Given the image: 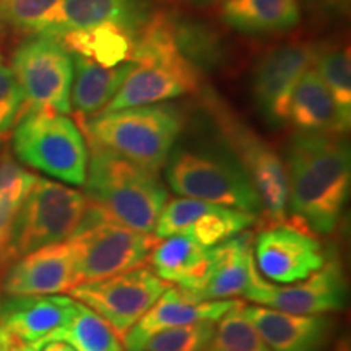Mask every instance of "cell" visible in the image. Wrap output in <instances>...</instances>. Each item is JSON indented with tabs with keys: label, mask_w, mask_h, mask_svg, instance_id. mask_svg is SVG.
<instances>
[{
	"label": "cell",
	"mask_w": 351,
	"mask_h": 351,
	"mask_svg": "<svg viewBox=\"0 0 351 351\" xmlns=\"http://www.w3.org/2000/svg\"><path fill=\"white\" fill-rule=\"evenodd\" d=\"M288 210L313 234H332L350 195L351 158L343 135L300 132L287 147Z\"/></svg>",
	"instance_id": "1"
},
{
	"label": "cell",
	"mask_w": 351,
	"mask_h": 351,
	"mask_svg": "<svg viewBox=\"0 0 351 351\" xmlns=\"http://www.w3.org/2000/svg\"><path fill=\"white\" fill-rule=\"evenodd\" d=\"M85 195L108 219L150 234L168 202L158 173L88 142Z\"/></svg>",
	"instance_id": "2"
},
{
	"label": "cell",
	"mask_w": 351,
	"mask_h": 351,
	"mask_svg": "<svg viewBox=\"0 0 351 351\" xmlns=\"http://www.w3.org/2000/svg\"><path fill=\"white\" fill-rule=\"evenodd\" d=\"M88 142L158 173L173 153L182 116L171 104H148L101 112L83 121Z\"/></svg>",
	"instance_id": "3"
},
{
	"label": "cell",
	"mask_w": 351,
	"mask_h": 351,
	"mask_svg": "<svg viewBox=\"0 0 351 351\" xmlns=\"http://www.w3.org/2000/svg\"><path fill=\"white\" fill-rule=\"evenodd\" d=\"M67 241L80 285L145 265L160 239L111 221L88 200L82 223Z\"/></svg>",
	"instance_id": "4"
},
{
	"label": "cell",
	"mask_w": 351,
	"mask_h": 351,
	"mask_svg": "<svg viewBox=\"0 0 351 351\" xmlns=\"http://www.w3.org/2000/svg\"><path fill=\"white\" fill-rule=\"evenodd\" d=\"M13 152L21 163L73 186H83L88 145L65 114L26 111L13 132Z\"/></svg>",
	"instance_id": "5"
},
{
	"label": "cell",
	"mask_w": 351,
	"mask_h": 351,
	"mask_svg": "<svg viewBox=\"0 0 351 351\" xmlns=\"http://www.w3.org/2000/svg\"><path fill=\"white\" fill-rule=\"evenodd\" d=\"M86 202L80 191L38 178L16 215L10 245L13 261L67 241L82 223Z\"/></svg>",
	"instance_id": "6"
},
{
	"label": "cell",
	"mask_w": 351,
	"mask_h": 351,
	"mask_svg": "<svg viewBox=\"0 0 351 351\" xmlns=\"http://www.w3.org/2000/svg\"><path fill=\"white\" fill-rule=\"evenodd\" d=\"M166 181L176 194L187 199L262 212L261 200L241 166L223 158L191 150H178L166 161Z\"/></svg>",
	"instance_id": "7"
},
{
	"label": "cell",
	"mask_w": 351,
	"mask_h": 351,
	"mask_svg": "<svg viewBox=\"0 0 351 351\" xmlns=\"http://www.w3.org/2000/svg\"><path fill=\"white\" fill-rule=\"evenodd\" d=\"M12 72L23 91L26 111H72V54L57 39L32 34L12 57Z\"/></svg>",
	"instance_id": "8"
},
{
	"label": "cell",
	"mask_w": 351,
	"mask_h": 351,
	"mask_svg": "<svg viewBox=\"0 0 351 351\" xmlns=\"http://www.w3.org/2000/svg\"><path fill=\"white\" fill-rule=\"evenodd\" d=\"M212 106L219 129L238 155L241 169L261 200L262 218L269 226L288 223V174L285 161L271 145L258 137L234 114L213 101Z\"/></svg>",
	"instance_id": "9"
},
{
	"label": "cell",
	"mask_w": 351,
	"mask_h": 351,
	"mask_svg": "<svg viewBox=\"0 0 351 351\" xmlns=\"http://www.w3.org/2000/svg\"><path fill=\"white\" fill-rule=\"evenodd\" d=\"M169 287L150 267L142 265L109 278L80 283L69 293L106 320L117 339H124Z\"/></svg>",
	"instance_id": "10"
},
{
	"label": "cell",
	"mask_w": 351,
	"mask_h": 351,
	"mask_svg": "<svg viewBox=\"0 0 351 351\" xmlns=\"http://www.w3.org/2000/svg\"><path fill=\"white\" fill-rule=\"evenodd\" d=\"M244 298L258 306L288 314L319 315L345 309L348 302V285L343 262L328 256L327 262L301 282L291 287H276L258 274L256 263L251 267V278Z\"/></svg>",
	"instance_id": "11"
},
{
	"label": "cell",
	"mask_w": 351,
	"mask_h": 351,
	"mask_svg": "<svg viewBox=\"0 0 351 351\" xmlns=\"http://www.w3.org/2000/svg\"><path fill=\"white\" fill-rule=\"evenodd\" d=\"M256 269L275 283L301 282L327 262L328 254L313 232L293 221L271 225L254 236Z\"/></svg>",
	"instance_id": "12"
},
{
	"label": "cell",
	"mask_w": 351,
	"mask_h": 351,
	"mask_svg": "<svg viewBox=\"0 0 351 351\" xmlns=\"http://www.w3.org/2000/svg\"><path fill=\"white\" fill-rule=\"evenodd\" d=\"M257 215L195 199L166 202L153 232L158 239L186 232L204 247H215L256 225Z\"/></svg>",
	"instance_id": "13"
},
{
	"label": "cell",
	"mask_w": 351,
	"mask_h": 351,
	"mask_svg": "<svg viewBox=\"0 0 351 351\" xmlns=\"http://www.w3.org/2000/svg\"><path fill=\"white\" fill-rule=\"evenodd\" d=\"M314 46L295 41L280 44L262 56L252 77V91L258 109L271 124L288 122L291 95L304 75L313 67Z\"/></svg>",
	"instance_id": "14"
},
{
	"label": "cell",
	"mask_w": 351,
	"mask_h": 351,
	"mask_svg": "<svg viewBox=\"0 0 351 351\" xmlns=\"http://www.w3.org/2000/svg\"><path fill=\"white\" fill-rule=\"evenodd\" d=\"M155 13L147 0H60L34 34L57 39L98 25H117L137 38Z\"/></svg>",
	"instance_id": "15"
},
{
	"label": "cell",
	"mask_w": 351,
	"mask_h": 351,
	"mask_svg": "<svg viewBox=\"0 0 351 351\" xmlns=\"http://www.w3.org/2000/svg\"><path fill=\"white\" fill-rule=\"evenodd\" d=\"M75 300L60 295L10 296L0 300V335L39 348L62 328Z\"/></svg>",
	"instance_id": "16"
},
{
	"label": "cell",
	"mask_w": 351,
	"mask_h": 351,
	"mask_svg": "<svg viewBox=\"0 0 351 351\" xmlns=\"http://www.w3.org/2000/svg\"><path fill=\"white\" fill-rule=\"evenodd\" d=\"M77 285L72 249L64 241L16 258L3 280V291L10 296H46L70 291Z\"/></svg>",
	"instance_id": "17"
},
{
	"label": "cell",
	"mask_w": 351,
	"mask_h": 351,
	"mask_svg": "<svg viewBox=\"0 0 351 351\" xmlns=\"http://www.w3.org/2000/svg\"><path fill=\"white\" fill-rule=\"evenodd\" d=\"M241 301H202L182 288H168L142 319L125 333L127 351H138L147 339L166 328L192 326L199 322H218Z\"/></svg>",
	"instance_id": "18"
},
{
	"label": "cell",
	"mask_w": 351,
	"mask_h": 351,
	"mask_svg": "<svg viewBox=\"0 0 351 351\" xmlns=\"http://www.w3.org/2000/svg\"><path fill=\"white\" fill-rule=\"evenodd\" d=\"M243 314L271 351H322L332 327L324 315L288 314L258 304H243Z\"/></svg>",
	"instance_id": "19"
},
{
	"label": "cell",
	"mask_w": 351,
	"mask_h": 351,
	"mask_svg": "<svg viewBox=\"0 0 351 351\" xmlns=\"http://www.w3.org/2000/svg\"><path fill=\"white\" fill-rule=\"evenodd\" d=\"M254 234L241 232L210 249V262L199 285L189 291L202 301L244 296L254 263Z\"/></svg>",
	"instance_id": "20"
},
{
	"label": "cell",
	"mask_w": 351,
	"mask_h": 351,
	"mask_svg": "<svg viewBox=\"0 0 351 351\" xmlns=\"http://www.w3.org/2000/svg\"><path fill=\"white\" fill-rule=\"evenodd\" d=\"M351 116L341 111L326 83L311 67L300 78L291 95L288 122L300 132L345 135Z\"/></svg>",
	"instance_id": "21"
},
{
	"label": "cell",
	"mask_w": 351,
	"mask_h": 351,
	"mask_svg": "<svg viewBox=\"0 0 351 351\" xmlns=\"http://www.w3.org/2000/svg\"><path fill=\"white\" fill-rule=\"evenodd\" d=\"M210 249L200 245L186 232H178L158 241L148 262L161 280L192 291L207 270Z\"/></svg>",
	"instance_id": "22"
},
{
	"label": "cell",
	"mask_w": 351,
	"mask_h": 351,
	"mask_svg": "<svg viewBox=\"0 0 351 351\" xmlns=\"http://www.w3.org/2000/svg\"><path fill=\"white\" fill-rule=\"evenodd\" d=\"M72 60L73 80L70 104L82 117H93L103 111L134 67V62L121 64L117 67H104L95 60L77 54H72Z\"/></svg>",
	"instance_id": "23"
},
{
	"label": "cell",
	"mask_w": 351,
	"mask_h": 351,
	"mask_svg": "<svg viewBox=\"0 0 351 351\" xmlns=\"http://www.w3.org/2000/svg\"><path fill=\"white\" fill-rule=\"evenodd\" d=\"M221 19L243 33H282L301 21L300 0H225Z\"/></svg>",
	"instance_id": "24"
},
{
	"label": "cell",
	"mask_w": 351,
	"mask_h": 351,
	"mask_svg": "<svg viewBox=\"0 0 351 351\" xmlns=\"http://www.w3.org/2000/svg\"><path fill=\"white\" fill-rule=\"evenodd\" d=\"M70 54L83 56L104 67L130 62L134 52V34L117 25H98L77 29L57 38Z\"/></svg>",
	"instance_id": "25"
},
{
	"label": "cell",
	"mask_w": 351,
	"mask_h": 351,
	"mask_svg": "<svg viewBox=\"0 0 351 351\" xmlns=\"http://www.w3.org/2000/svg\"><path fill=\"white\" fill-rule=\"evenodd\" d=\"M38 176L16 165L12 158L0 160V269L12 258V236L16 215L36 182Z\"/></svg>",
	"instance_id": "26"
},
{
	"label": "cell",
	"mask_w": 351,
	"mask_h": 351,
	"mask_svg": "<svg viewBox=\"0 0 351 351\" xmlns=\"http://www.w3.org/2000/svg\"><path fill=\"white\" fill-rule=\"evenodd\" d=\"M49 340L67 341L75 351H124L106 320L78 301L67 324Z\"/></svg>",
	"instance_id": "27"
},
{
	"label": "cell",
	"mask_w": 351,
	"mask_h": 351,
	"mask_svg": "<svg viewBox=\"0 0 351 351\" xmlns=\"http://www.w3.org/2000/svg\"><path fill=\"white\" fill-rule=\"evenodd\" d=\"M313 65L341 111L351 116V64L348 46L337 43L314 46Z\"/></svg>",
	"instance_id": "28"
},
{
	"label": "cell",
	"mask_w": 351,
	"mask_h": 351,
	"mask_svg": "<svg viewBox=\"0 0 351 351\" xmlns=\"http://www.w3.org/2000/svg\"><path fill=\"white\" fill-rule=\"evenodd\" d=\"M205 351H271L243 314V302L223 315Z\"/></svg>",
	"instance_id": "29"
},
{
	"label": "cell",
	"mask_w": 351,
	"mask_h": 351,
	"mask_svg": "<svg viewBox=\"0 0 351 351\" xmlns=\"http://www.w3.org/2000/svg\"><path fill=\"white\" fill-rule=\"evenodd\" d=\"M215 324L199 322L166 328L145 340L138 351H205L215 335Z\"/></svg>",
	"instance_id": "30"
},
{
	"label": "cell",
	"mask_w": 351,
	"mask_h": 351,
	"mask_svg": "<svg viewBox=\"0 0 351 351\" xmlns=\"http://www.w3.org/2000/svg\"><path fill=\"white\" fill-rule=\"evenodd\" d=\"M60 0H0V32L34 34Z\"/></svg>",
	"instance_id": "31"
},
{
	"label": "cell",
	"mask_w": 351,
	"mask_h": 351,
	"mask_svg": "<svg viewBox=\"0 0 351 351\" xmlns=\"http://www.w3.org/2000/svg\"><path fill=\"white\" fill-rule=\"evenodd\" d=\"M25 112L23 91L12 69L0 62V150L2 142Z\"/></svg>",
	"instance_id": "32"
},
{
	"label": "cell",
	"mask_w": 351,
	"mask_h": 351,
	"mask_svg": "<svg viewBox=\"0 0 351 351\" xmlns=\"http://www.w3.org/2000/svg\"><path fill=\"white\" fill-rule=\"evenodd\" d=\"M0 351H38L32 345L20 343V341L8 340L5 337L0 335Z\"/></svg>",
	"instance_id": "33"
},
{
	"label": "cell",
	"mask_w": 351,
	"mask_h": 351,
	"mask_svg": "<svg viewBox=\"0 0 351 351\" xmlns=\"http://www.w3.org/2000/svg\"><path fill=\"white\" fill-rule=\"evenodd\" d=\"M309 2L317 8H326V10H337V8L343 10L350 0H309Z\"/></svg>",
	"instance_id": "34"
},
{
	"label": "cell",
	"mask_w": 351,
	"mask_h": 351,
	"mask_svg": "<svg viewBox=\"0 0 351 351\" xmlns=\"http://www.w3.org/2000/svg\"><path fill=\"white\" fill-rule=\"evenodd\" d=\"M38 351H75V350H73L72 346L64 340H49V341H44V343L38 348Z\"/></svg>",
	"instance_id": "35"
},
{
	"label": "cell",
	"mask_w": 351,
	"mask_h": 351,
	"mask_svg": "<svg viewBox=\"0 0 351 351\" xmlns=\"http://www.w3.org/2000/svg\"><path fill=\"white\" fill-rule=\"evenodd\" d=\"M333 351H351L348 337H343V339H340L339 343L335 345V350H333Z\"/></svg>",
	"instance_id": "36"
},
{
	"label": "cell",
	"mask_w": 351,
	"mask_h": 351,
	"mask_svg": "<svg viewBox=\"0 0 351 351\" xmlns=\"http://www.w3.org/2000/svg\"><path fill=\"white\" fill-rule=\"evenodd\" d=\"M192 2H199V3H213V2H225V0H192Z\"/></svg>",
	"instance_id": "37"
}]
</instances>
